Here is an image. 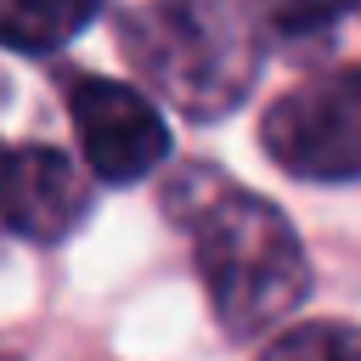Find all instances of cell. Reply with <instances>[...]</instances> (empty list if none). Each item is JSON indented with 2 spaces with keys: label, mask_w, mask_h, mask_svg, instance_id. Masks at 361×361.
I'll return each instance as SVG.
<instances>
[{
  "label": "cell",
  "mask_w": 361,
  "mask_h": 361,
  "mask_svg": "<svg viewBox=\"0 0 361 361\" xmlns=\"http://www.w3.org/2000/svg\"><path fill=\"white\" fill-rule=\"evenodd\" d=\"M259 141L299 180H361V68H333L282 90Z\"/></svg>",
  "instance_id": "cell-3"
},
{
  "label": "cell",
  "mask_w": 361,
  "mask_h": 361,
  "mask_svg": "<svg viewBox=\"0 0 361 361\" xmlns=\"http://www.w3.org/2000/svg\"><path fill=\"white\" fill-rule=\"evenodd\" d=\"M102 0H0V34L11 51H56L96 23Z\"/></svg>",
  "instance_id": "cell-6"
},
{
  "label": "cell",
  "mask_w": 361,
  "mask_h": 361,
  "mask_svg": "<svg viewBox=\"0 0 361 361\" xmlns=\"http://www.w3.org/2000/svg\"><path fill=\"white\" fill-rule=\"evenodd\" d=\"M164 209L192 237L197 276L226 333L254 338L305 299L310 282L305 248L282 220V209H271L259 192L214 169H180L164 186Z\"/></svg>",
  "instance_id": "cell-1"
},
{
  "label": "cell",
  "mask_w": 361,
  "mask_h": 361,
  "mask_svg": "<svg viewBox=\"0 0 361 361\" xmlns=\"http://www.w3.org/2000/svg\"><path fill=\"white\" fill-rule=\"evenodd\" d=\"M68 113H73V135H79L90 175H102L113 186L135 180L169 158L164 113L118 79H79L68 90Z\"/></svg>",
  "instance_id": "cell-4"
},
{
  "label": "cell",
  "mask_w": 361,
  "mask_h": 361,
  "mask_svg": "<svg viewBox=\"0 0 361 361\" xmlns=\"http://www.w3.org/2000/svg\"><path fill=\"white\" fill-rule=\"evenodd\" d=\"M265 361H361V333L344 322H305V327L271 338Z\"/></svg>",
  "instance_id": "cell-7"
},
{
  "label": "cell",
  "mask_w": 361,
  "mask_h": 361,
  "mask_svg": "<svg viewBox=\"0 0 361 361\" xmlns=\"http://www.w3.org/2000/svg\"><path fill=\"white\" fill-rule=\"evenodd\" d=\"M85 175L56 147H11L6 158V226L28 243H62L85 220Z\"/></svg>",
  "instance_id": "cell-5"
},
{
  "label": "cell",
  "mask_w": 361,
  "mask_h": 361,
  "mask_svg": "<svg viewBox=\"0 0 361 361\" xmlns=\"http://www.w3.org/2000/svg\"><path fill=\"white\" fill-rule=\"evenodd\" d=\"M338 6H344V11H361V0H338Z\"/></svg>",
  "instance_id": "cell-9"
},
{
  "label": "cell",
  "mask_w": 361,
  "mask_h": 361,
  "mask_svg": "<svg viewBox=\"0 0 361 361\" xmlns=\"http://www.w3.org/2000/svg\"><path fill=\"white\" fill-rule=\"evenodd\" d=\"M118 45L192 118H220L259 73V28L243 0H118Z\"/></svg>",
  "instance_id": "cell-2"
},
{
  "label": "cell",
  "mask_w": 361,
  "mask_h": 361,
  "mask_svg": "<svg viewBox=\"0 0 361 361\" xmlns=\"http://www.w3.org/2000/svg\"><path fill=\"white\" fill-rule=\"evenodd\" d=\"M333 11H344L338 0H265V17L288 34H310V28H327Z\"/></svg>",
  "instance_id": "cell-8"
}]
</instances>
